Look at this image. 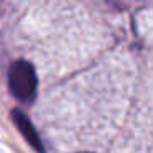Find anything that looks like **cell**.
Segmentation results:
<instances>
[{
	"label": "cell",
	"mask_w": 153,
	"mask_h": 153,
	"mask_svg": "<svg viewBox=\"0 0 153 153\" xmlns=\"http://www.w3.org/2000/svg\"><path fill=\"white\" fill-rule=\"evenodd\" d=\"M8 86L10 91L18 100L22 102H30L36 94V73L35 68L28 61H15L8 73Z\"/></svg>",
	"instance_id": "6da1fadb"
},
{
	"label": "cell",
	"mask_w": 153,
	"mask_h": 153,
	"mask_svg": "<svg viewBox=\"0 0 153 153\" xmlns=\"http://www.w3.org/2000/svg\"><path fill=\"white\" fill-rule=\"evenodd\" d=\"M12 119H13L17 128L20 130V133L25 137V140H27L38 153H43L45 146H43V143H41V138H40V135H38L36 128H35L33 123L30 122V119L18 109H15L13 112H12Z\"/></svg>",
	"instance_id": "7a4b0ae2"
}]
</instances>
